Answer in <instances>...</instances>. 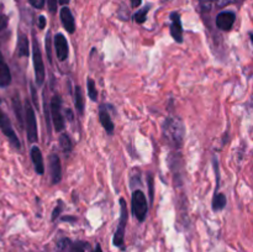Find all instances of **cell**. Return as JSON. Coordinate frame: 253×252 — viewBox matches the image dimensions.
Instances as JSON below:
<instances>
[{
    "instance_id": "obj_1",
    "label": "cell",
    "mask_w": 253,
    "mask_h": 252,
    "mask_svg": "<svg viewBox=\"0 0 253 252\" xmlns=\"http://www.w3.org/2000/svg\"><path fill=\"white\" fill-rule=\"evenodd\" d=\"M163 138L174 148H180L184 142L185 127L183 121L177 116H167L163 121Z\"/></svg>"
},
{
    "instance_id": "obj_2",
    "label": "cell",
    "mask_w": 253,
    "mask_h": 252,
    "mask_svg": "<svg viewBox=\"0 0 253 252\" xmlns=\"http://www.w3.org/2000/svg\"><path fill=\"white\" fill-rule=\"evenodd\" d=\"M24 121L26 123V135L29 142L35 143L39 140V136H37V120H36V114H35L34 106L31 105L29 99L25 100L24 104Z\"/></svg>"
},
{
    "instance_id": "obj_3",
    "label": "cell",
    "mask_w": 253,
    "mask_h": 252,
    "mask_svg": "<svg viewBox=\"0 0 253 252\" xmlns=\"http://www.w3.org/2000/svg\"><path fill=\"white\" fill-rule=\"evenodd\" d=\"M32 61H34V71H35V81L37 86H42L46 78V72H44L43 59H42L41 49H40L39 42L36 37L34 36L32 40Z\"/></svg>"
},
{
    "instance_id": "obj_4",
    "label": "cell",
    "mask_w": 253,
    "mask_h": 252,
    "mask_svg": "<svg viewBox=\"0 0 253 252\" xmlns=\"http://www.w3.org/2000/svg\"><path fill=\"white\" fill-rule=\"evenodd\" d=\"M131 202H132V214L136 219L140 222L145 221L146 216H147V200H146V195L142 190L136 189L132 192V198H131Z\"/></svg>"
},
{
    "instance_id": "obj_5",
    "label": "cell",
    "mask_w": 253,
    "mask_h": 252,
    "mask_svg": "<svg viewBox=\"0 0 253 252\" xmlns=\"http://www.w3.org/2000/svg\"><path fill=\"white\" fill-rule=\"evenodd\" d=\"M0 130H1V132L4 133L5 137L9 140V142L11 143V146L15 150H20L21 148V142H20L14 127H12L11 121H10L9 116L2 110H0Z\"/></svg>"
},
{
    "instance_id": "obj_6",
    "label": "cell",
    "mask_w": 253,
    "mask_h": 252,
    "mask_svg": "<svg viewBox=\"0 0 253 252\" xmlns=\"http://www.w3.org/2000/svg\"><path fill=\"white\" fill-rule=\"evenodd\" d=\"M49 110H51V118L52 121H53L54 130L57 132H61L64 128V119L63 115H62V99L58 94H54L52 96Z\"/></svg>"
},
{
    "instance_id": "obj_7",
    "label": "cell",
    "mask_w": 253,
    "mask_h": 252,
    "mask_svg": "<svg viewBox=\"0 0 253 252\" xmlns=\"http://www.w3.org/2000/svg\"><path fill=\"white\" fill-rule=\"evenodd\" d=\"M126 222H127V207L124 198L120 199V220H119L118 229H116L115 235H114V245L118 247H123L124 237H125Z\"/></svg>"
},
{
    "instance_id": "obj_8",
    "label": "cell",
    "mask_w": 253,
    "mask_h": 252,
    "mask_svg": "<svg viewBox=\"0 0 253 252\" xmlns=\"http://www.w3.org/2000/svg\"><path fill=\"white\" fill-rule=\"evenodd\" d=\"M168 163H169V169L172 170L173 177L175 182L182 183L183 180V158L179 152L170 153L168 157Z\"/></svg>"
},
{
    "instance_id": "obj_9",
    "label": "cell",
    "mask_w": 253,
    "mask_h": 252,
    "mask_svg": "<svg viewBox=\"0 0 253 252\" xmlns=\"http://www.w3.org/2000/svg\"><path fill=\"white\" fill-rule=\"evenodd\" d=\"M48 166H49V174H51L52 184H58L62 178V167L61 160L57 156V153H51L48 157Z\"/></svg>"
},
{
    "instance_id": "obj_10",
    "label": "cell",
    "mask_w": 253,
    "mask_h": 252,
    "mask_svg": "<svg viewBox=\"0 0 253 252\" xmlns=\"http://www.w3.org/2000/svg\"><path fill=\"white\" fill-rule=\"evenodd\" d=\"M170 35H172L173 40L177 43H182L183 42V27L182 21H180V15L178 12H172L170 14Z\"/></svg>"
},
{
    "instance_id": "obj_11",
    "label": "cell",
    "mask_w": 253,
    "mask_h": 252,
    "mask_svg": "<svg viewBox=\"0 0 253 252\" xmlns=\"http://www.w3.org/2000/svg\"><path fill=\"white\" fill-rule=\"evenodd\" d=\"M236 21V15L232 11H222L216 16V27L222 31H230Z\"/></svg>"
},
{
    "instance_id": "obj_12",
    "label": "cell",
    "mask_w": 253,
    "mask_h": 252,
    "mask_svg": "<svg viewBox=\"0 0 253 252\" xmlns=\"http://www.w3.org/2000/svg\"><path fill=\"white\" fill-rule=\"evenodd\" d=\"M54 47H56V54L57 58L61 62L66 61L68 58L69 48H68V42H67L66 37L62 34H57L54 36Z\"/></svg>"
},
{
    "instance_id": "obj_13",
    "label": "cell",
    "mask_w": 253,
    "mask_h": 252,
    "mask_svg": "<svg viewBox=\"0 0 253 252\" xmlns=\"http://www.w3.org/2000/svg\"><path fill=\"white\" fill-rule=\"evenodd\" d=\"M61 21L63 27L66 29V31L68 34H73L76 31V21H74V17L72 11L69 10V7L64 6L61 10Z\"/></svg>"
},
{
    "instance_id": "obj_14",
    "label": "cell",
    "mask_w": 253,
    "mask_h": 252,
    "mask_svg": "<svg viewBox=\"0 0 253 252\" xmlns=\"http://www.w3.org/2000/svg\"><path fill=\"white\" fill-rule=\"evenodd\" d=\"M99 120H100V124L103 125V127L105 128L106 132H108L109 135H113L114 130H115V125H114L113 120H111L110 115H109V111L105 105H101L100 109H99Z\"/></svg>"
},
{
    "instance_id": "obj_15",
    "label": "cell",
    "mask_w": 253,
    "mask_h": 252,
    "mask_svg": "<svg viewBox=\"0 0 253 252\" xmlns=\"http://www.w3.org/2000/svg\"><path fill=\"white\" fill-rule=\"evenodd\" d=\"M10 84H11V73L2 53L0 52V88H6Z\"/></svg>"
},
{
    "instance_id": "obj_16",
    "label": "cell",
    "mask_w": 253,
    "mask_h": 252,
    "mask_svg": "<svg viewBox=\"0 0 253 252\" xmlns=\"http://www.w3.org/2000/svg\"><path fill=\"white\" fill-rule=\"evenodd\" d=\"M31 160L35 166V170L37 174L42 175L44 173V166H43V157H42V152L37 146H32L31 148Z\"/></svg>"
},
{
    "instance_id": "obj_17",
    "label": "cell",
    "mask_w": 253,
    "mask_h": 252,
    "mask_svg": "<svg viewBox=\"0 0 253 252\" xmlns=\"http://www.w3.org/2000/svg\"><path fill=\"white\" fill-rule=\"evenodd\" d=\"M11 105H12V110H14L15 113V116H16L17 121H19V125L22 127V125H24V115H22L21 101H20V96L17 93L12 96Z\"/></svg>"
},
{
    "instance_id": "obj_18",
    "label": "cell",
    "mask_w": 253,
    "mask_h": 252,
    "mask_svg": "<svg viewBox=\"0 0 253 252\" xmlns=\"http://www.w3.org/2000/svg\"><path fill=\"white\" fill-rule=\"evenodd\" d=\"M17 56H29V40L24 34H19V37H17Z\"/></svg>"
},
{
    "instance_id": "obj_19",
    "label": "cell",
    "mask_w": 253,
    "mask_h": 252,
    "mask_svg": "<svg viewBox=\"0 0 253 252\" xmlns=\"http://www.w3.org/2000/svg\"><path fill=\"white\" fill-rule=\"evenodd\" d=\"M226 195L224 193H215L214 198H212V203H211V208L214 211H221V210L225 209L226 207Z\"/></svg>"
},
{
    "instance_id": "obj_20",
    "label": "cell",
    "mask_w": 253,
    "mask_h": 252,
    "mask_svg": "<svg viewBox=\"0 0 253 252\" xmlns=\"http://www.w3.org/2000/svg\"><path fill=\"white\" fill-rule=\"evenodd\" d=\"M74 105H76L77 111H78L79 115H83L84 114V99H83V93H82V89L79 85L74 86Z\"/></svg>"
},
{
    "instance_id": "obj_21",
    "label": "cell",
    "mask_w": 253,
    "mask_h": 252,
    "mask_svg": "<svg viewBox=\"0 0 253 252\" xmlns=\"http://www.w3.org/2000/svg\"><path fill=\"white\" fill-rule=\"evenodd\" d=\"M59 146H61V150L63 151L66 155L72 152V150H73V142H72L68 133H62V135L59 136Z\"/></svg>"
},
{
    "instance_id": "obj_22",
    "label": "cell",
    "mask_w": 253,
    "mask_h": 252,
    "mask_svg": "<svg viewBox=\"0 0 253 252\" xmlns=\"http://www.w3.org/2000/svg\"><path fill=\"white\" fill-rule=\"evenodd\" d=\"M86 89H88V96L90 98V100H98V90H96L95 82L91 78L86 79Z\"/></svg>"
},
{
    "instance_id": "obj_23",
    "label": "cell",
    "mask_w": 253,
    "mask_h": 252,
    "mask_svg": "<svg viewBox=\"0 0 253 252\" xmlns=\"http://www.w3.org/2000/svg\"><path fill=\"white\" fill-rule=\"evenodd\" d=\"M148 10H150V6H146L143 7V9L138 10V11L135 12V15H133V20H135L137 24H143V22L147 20Z\"/></svg>"
},
{
    "instance_id": "obj_24",
    "label": "cell",
    "mask_w": 253,
    "mask_h": 252,
    "mask_svg": "<svg viewBox=\"0 0 253 252\" xmlns=\"http://www.w3.org/2000/svg\"><path fill=\"white\" fill-rule=\"evenodd\" d=\"M72 246V242L69 239H61L57 242V252H69Z\"/></svg>"
},
{
    "instance_id": "obj_25",
    "label": "cell",
    "mask_w": 253,
    "mask_h": 252,
    "mask_svg": "<svg viewBox=\"0 0 253 252\" xmlns=\"http://www.w3.org/2000/svg\"><path fill=\"white\" fill-rule=\"evenodd\" d=\"M86 247H88V244H86V242L77 241L76 244H72L69 252H84Z\"/></svg>"
},
{
    "instance_id": "obj_26",
    "label": "cell",
    "mask_w": 253,
    "mask_h": 252,
    "mask_svg": "<svg viewBox=\"0 0 253 252\" xmlns=\"http://www.w3.org/2000/svg\"><path fill=\"white\" fill-rule=\"evenodd\" d=\"M44 44H46V53H47V59H48L49 63L52 64V49H51V34L47 32L46 40H44Z\"/></svg>"
},
{
    "instance_id": "obj_27",
    "label": "cell",
    "mask_w": 253,
    "mask_h": 252,
    "mask_svg": "<svg viewBox=\"0 0 253 252\" xmlns=\"http://www.w3.org/2000/svg\"><path fill=\"white\" fill-rule=\"evenodd\" d=\"M48 104H47V99H46V91L43 93V108H44V118H46V123H47V127H48V131H51V126H49V119H51V116H49V110H48Z\"/></svg>"
},
{
    "instance_id": "obj_28",
    "label": "cell",
    "mask_w": 253,
    "mask_h": 252,
    "mask_svg": "<svg viewBox=\"0 0 253 252\" xmlns=\"http://www.w3.org/2000/svg\"><path fill=\"white\" fill-rule=\"evenodd\" d=\"M64 207H63V203H62V200H58V205H56V208L53 209V211H52V221H54V220L57 219V217L61 215V212L63 211Z\"/></svg>"
},
{
    "instance_id": "obj_29",
    "label": "cell",
    "mask_w": 253,
    "mask_h": 252,
    "mask_svg": "<svg viewBox=\"0 0 253 252\" xmlns=\"http://www.w3.org/2000/svg\"><path fill=\"white\" fill-rule=\"evenodd\" d=\"M147 184H148V192H150V200L151 203H152L155 192H153V175L151 174V173H148L147 175Z\"/></svg>"
},
{
    "instance_id": "obj_30",
    "label": "cell",
    "mask_w": 253,
    "mask_h": 252,
    "mask_svg": "<svg viewBox=\"0 0 253 252\" xmlns=\"http://www.w3.org/2000/svg\"><path fill=\"white\" fill-rule=\"evenodd\" d=\"M199 2H200V5H202L203 9L207 10V11H208V10L211 9L214 0H199Z\"/></svg>"
},
{
    "instance_id": "obj_31",
    "label": "cell",
    "mask_w": 253,
    "mask_h": 252,
    "mask_svg": "<svg viewBox=\"0 0 253 252\" xmlns=\"http://www.w3.org/2000/svg\"><path fill=\"white\" fill-rule=\"evenodd\" d=\"M47 5H48L49 12L54 14L57 10V0H47Z\"/></svg>"
},
{
    "instance_id": "obj_32",
    "label": "cell",
    "mask_w": 253,
    "mask_h": 252,
    "mask_svg": "<svg viewBox=\"0 0 253 252\" xmlns=\"http://www.w3.org/2000/svg\"><path fill=\"white\" fill-rule=\"evenodd\" d=\"M29 2L36 9H42L44 5V0H29Z\"/></svg>"
},
{
    "instance_id": "obj_33",
    "label": "cell",
    "mask_w": 253,
    "mask_h": 252,
    "mask_svg": "<svg viewBox=\"0 0 253 252\" xmlns=\"http://www.w3.org/2000/svg\"><path fill=\"white\" fill-rule=\"evenodd\" d=\"M7 21H9L7 16H5V15H0V31H2V30L6 27Z\"/></svg>"
},
{
    "instance_id": "obj_34",
    "label": "cell",
    "mask_w": 253,
    "mask_h": 252,
    "mask_svg": "<svg viewBox=\"0 0 253 252\" xmlns=\"http://www.w3.org/2000/svg\"><path fill=\"white\" fill-rule=\"evenodd\" d=\"M235 0H216L217 2V6L219 7H224V6H227V5L232 4Z\"/></svg>"
},
{
    "instance_id": "obj_35",
    "label": "cell",
    "mask_w": 253,
    "mask_h": 252,
    "mask_svg": "<svg viewBox=\"0 0 253 252\" xmlns=\"http://www.w3.org/2000/svg\"><path fill=\"white\" fill-rule=\"evenodd\" d=\"M44 27H46V17L41 15V16L39 17V29L43 30Z\"/></svg>"
},
{
    "instance_id": "obj_36",
    "label": "cell",
    "mask_w": 253,
    "mask_h": 252,
    "mask_svg": "<svg viewBox=\"0 0 253 252\" xmlns=\"http://www.w3.org/2000/svg\"><path fill=\"white\" fill-rule=\"evenodd\" d=\"M31 93H32V101H34V105L37 106V94H36V90H35L34 84H31Z\"/></svg>"
},
{
    "instance_id": "obj_37",
    "label": "cell",
    "mask_w": 253,
    "mask_h": 252,
    "mask_svg": "<svg viewBox=\"0 0 253 252\" xmlns=\"http://www.w3.org/2000/svg\"><path fill=\"white\" fill-rule=\"evenodd\" d=\"M130 1H131V6L138 7L141 5V2H142V0H130Z\"/></svg>"
},
{
    "instance_id": "obj_38",
    "label": "cell",
    "mask_w": 253,
    "mask_h": 252,
    "mask_svg": "<svg viewBox=\"0 0 253 252\" xmlns=\"http://www.w3.org/2000/svg\"><path fill=\"white\" fill-rule=\"evenodd\" d=\"M66 113H67V118H68L69 120H73V113H72V110L66 109Z\"/></svg>"
},
{
    "instance_id": "obj_39",
    "label": "cell",
    "mask_w": 253,
    "mask_h": 252,
    "mask_svg": "<svg viewBox=\"0 0 253 252\" xmlns=\"http://www.w3.org/2000/svg\"><path fill=\"white\" fill-rule=\"evenodd\" d=\"M58 2L61 5H64V6H66V5L69 2V0H58Z\"/></svg>"
},
{
    "instance_id": "obj_40",
    "label": "cell",
    "mask_w": 253,
    "mask_h": 252,
    "mask_svg": "<svg viewBox=\"0 0 253 252\" xmlns=\"http://www.w3.org/2000/svg\"><path fill=\"white\" fill-rule=\"evenodd\" d=\"M93 252H103V251H101V247H100V245H96L95 250H94Z\"/></svg>"
},
{
    "instance_id": "obj_41",
    "label": "cell",
    "mask_w": 253,
    "mask_h": 252,
    "mask_svg": "<svg viewBox=\"0 0 253 252\" xmlns=\"http://www.w3.org/2000/svg\"><path fill=\"white\" fill-rule=\"evenodd\" d=\"M0 103H1V99H0Z\"/></svg>"
}]
</instances>
